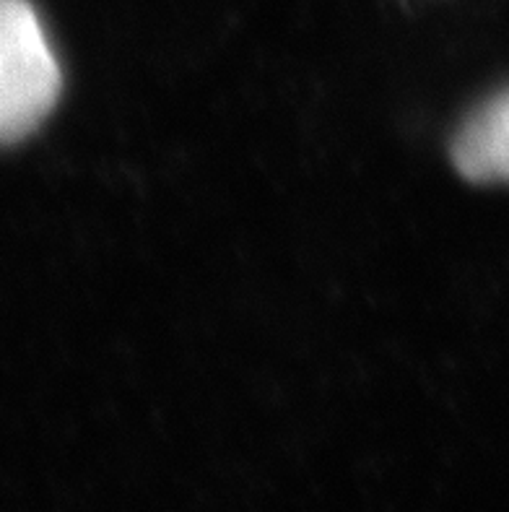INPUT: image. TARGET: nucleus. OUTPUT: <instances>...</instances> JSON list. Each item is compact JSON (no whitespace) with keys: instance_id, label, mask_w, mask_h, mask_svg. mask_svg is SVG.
<instances>
[{"instance_id":"nucleus-1","label":"nucleus","mask_w":509,"mask_h":512,"mask_svg":"<svg viewBox=\"0 0 509 512\" xmlns=\"http://www.w3.org/2000/svg\"><path fill=\"white\" fill-rule=\"evenodd\" d=\"M63 89L60 60L29 0H0V146L42 125Z\"/></svg>"},{"instance_id":"nucleus-2","label":"nucleus","mask_w":509,"mask_h":512,"mask_svg":"<svg viewBox=\"0 0 509 512\" xmlns=\"http://www.w3.org/2000/svg\"><path fill=\"white\" fill-rule=\"evenodd\" d=\"M450 154L465 180L478 185L509 182V86L460 125Z\"/></svg>"}]
</instances>
